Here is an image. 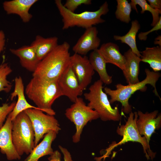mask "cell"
Wrapping results in <instances>:
<instances>
[{"instance_id":"cell-1","label":"cell","mask_w":161,"mask_h":161,"mask_svg":"<svg viewBox=\"0 0 161 161\" xmlns=\"http://www.w3.org/2000/svg\"><path fill=\"white\" fill-rule=\"evenodd\" d=\"M32 77L26 86V95L41 110L54 116L55 112L52 105L55 100L63 96L58 80H48Z\"/></svg>"},{"instance_id":"cell-2","label":"cell","mask_w":161,"mask_h":161,"mask_svg":"<svg viewBox=\"0 0 161 161\" xmlns=\"http://www.w3.org/2000/svg\"><path fill=\"white\" fill-rule=\"evenodd\" d=\"M70 47L66 41L58 45L39 62L32 77L48 80H58L70 65Z\"/></svg>"},{"instance_id":"cell-3","label":"cell","mask_w":161,"mask_h":161,"mask_svg":"<svg viewBox=\"0 0 161 161\" xmlns=\"http://www.w3.org/2000/svg\"><path fill=\"white\" fill-rule=\"evenodd\" d=\"M145 72L146 77L143 80L139 82L126 85L118 83L115 85L116 89H112L106 87L104 88L105 93L109 95V100L111 104L118 101L122 105V110L126 114H129L132 111L131 106L129 104V100L132 95L138 90L145 91L147 89L146 85L150 84L154 88L155 95L161 98L158 93L156 87V83L161 76L159 72L151 71L148 68H145Z\"/></svg>"},{"instance_id":"cell-4","label":"cell","mask_w":161,"mask_h":161,"mask_svg":"<svg viewBox=\"0 0 161 161\" xmlns=\"http://www.w3.org/2000/svg\"><path fill=\"white\" fill-rule=\"evenodd\" d=\"M55 3L62 18L63 30L75 26L86 29L93 25L103 23L105 21L101 17L109 11L107 1L104 2L97 10L85 11L78 13L68 10L64 7L61 0H55Z\"/></svg>"},{"instance_id":"cell-5","label":"cell","mask_w":161,"mask_h":161,"mask_svg":"<svg viewBox=\"0 0 161 161\" xmlns=\"http://www.w3.org/2000/svg\"><path fill=\"white\" fill-rule=\"evenodd\" d=\"M103 84L100 79L97 80L90 86L89 92L84 94L85 98L89 102L87 105L96 112L102 121H119L121 115L118 106L112 107L103 90Z\"/></svg>"},{"instance_id":"cell-6","label":"cell","mask_w":161,"mask_h":161,"mask_svg":"<svg viewBox=\"0 0 161 161\" xmlns=\"http://www.w3.org/2000/svg\"><path fill=\"white\" fill-rule=\"evenodd\" d=\"M12 139L17 152L21 156L29 154L35 147L33 128L29 117L24 111L12 120Z\"/></svg>"},{"instance_id":"cell-7","label":"cell","mask_w":161,"mask_h":161,"mask_svg":"<svg viewBox=\"0 0 161 161\" xmlns=\"http://www.w3.org/2000/svg\"><path fill=\"white\" fill-rule=\"evenodd\" d=\"M129 114L125 124L118 127L117 129V133L122 137L123 138L119 142L112 145L107 149L106 154L101 157L102 158L105 159L107 157L110 151L114 147L130 141L138 142L141 144L147 160L151 159L152 160L155 157L156 153L151 150L145 138L142 136L138 130L136 125L138 118L137 112H135L133 113L131 111Z\"/></svg>"},{"instance_id":"cell-8","label":"cell","mask_w":161,"mask_h":161,"mask_svg":"<svg viewBox=\"0 0 161 161\" xmlns=\"http://www.w3.org/2000/svg\"><path fill=\"white\" fill-rule=\"evenodd\" d=\"M65 114L75 126L76 132L72 137L73 142L75 143L80 141L83 130L87 123L99 118L96 112L86 105L83 99L79 97L66 109Z\"/></svg>"},{"instance_id":"cell-9","label":"cell","mask_w":161,"mask_h":161,"mask_svg":"<svg viewBox=\"0 0 161 161\" xmlns=\"http://www.w3.org/2000/svg\"><path fill=\"white\" fill-rule=\"evenodd\" d=\"M30 119L34 132L35 147L40 140L49 131L58 134L61 128L57 120L54 116L45 114L41 110L31 108L24 111Z\"/></svg>"},{"instance_id":"cell-10","label":"cell","mask_w":161,"mask_h":161,"mask_svg":"<svg viewBox=\"0 0 161 161\" xmlns=\"http://www.w3.org/2000/svg\"><path fill=\"white\" fill-rule=\"evenodd\" d=\"M70 64L82 89L85 90L95 73L89 58L75 53L71 56Z\"/></svg>"},{"instance_id":"cell-11","label":"cell","mask_w":161,"mask_h":161,"mask_svg":"<svg viewBox=\"0 0 161 161\" xmlns=\"http://www.w3.org/2000/svg\"><path fill=\"white\" fill-rule=\"evenodd\" d=\"M138 118L136 121L137 126L140 134L143 135L149 144L151 137L156 130L160 129L161 126V114L155 110L150 113H143L138 111Z\"/></svg>"},{"instance_id":"cell-12","label":"cell","mask_w":161,"mask_h":161,"mask_svg":"<svg viewBox=\"0 0 161 161\" xmlns=\"http://www.w3.org/2000/svg\"><path fill=\"white\" fill-rule=\"evenodd\" d=\"M63 95L74 103L83 92L70 64L58 80Z\"/></svg>"},{"instance_id":"cell-13","label":"cell","mask_w":161,"mask_h":161,"mask_svg":"<svg viewBox=\"0 0 161 161\" xmlns=\"http://www.w3.org/2000/svg\"><path fill=\"white\" fill-rule=\"evenodd\" d=\"M98 31L95 27L86 29L83 34L73 47L72 50L75 53L86 55L89 51L98 49L100 40L97 36Z\"/></svg>"},{"instance_id":"cell-14","label":"cell","mask_w":161,"mask_h":161,"mask_svg":"<svg viewBox=\"0 0 161 161\" xmlns=\"http://www.w3.org/2000/svg\"><path fill=\"white\" fill-rule=\"evenodd\" d=\"M12 123L10 114L0 129V149L1 152L6 155L10 160H20L21 156L17 152L12 139Z\"/></svg>"},{"instance_id":"cell-15","label":"cell","mask_w":161,"mask_h":161,"mask_svg":"<svg viewBox=\"0 0 161 161\" xmlns=\"http://www.w3.org/2000/svg\"><path fill=\"white\" fill-rule=\"evenodd\" d=\"M38 1L37 0H13L3 3L4 10L8 14L18 16L24 23H28L32 16L29 12L31 7Z\"/></svg>"},{"instance_id":"cell-16","label":"cell","mask_w":161,"mask_h":161,"mask_svg":"<svg viewBox=\"0 0 161 161\" xmlns=\"http://www.w3.org/2000/svg\"><path fill=\"white\" fill-rule=\"evenodd\" d=\"M125 60V69L122 71L128 84L136 83L140 81L138 78L140 63L141 59L130 49L123 55Z\"/></svg>"},{"instance_id":"cell-17","label":"cell","mask_w":161,"mask_h":161,"mask_svg":"<svg viewBox=\"0 0 161 161\" xmlns=\"http://www.w3.org/2000/svg\"><path fill=\"white\" fill-rule=\"evenodd\" d=\"M16 97L17 101L13 110L10 113L12 120L19 114L26 109L34 108L40 110L37 107L31 105L27 101L24 95L23 81L21 76L16 77L15 79L14 89L11 94L10 99L12 100Z\"/></svg>"},{"instance_id":"cell-18","label":"cell","mask_w":161,"mask_h":161,"mask_svg":"<svg viewBox=\"0 0 161 161\" xmlns=\"http://www.w3.org/2000/svg\"><path fill=\"white\" fill-rule=\"evenodd\" d=\"M10 51L18 57L23 67L33 73L34 72L40 61L32 47L24 46L18 49H10Z\"/></svg>"},{"instance_id":"cell-19","label":"cell","mask_w":161,"mask_h":161,"mask_svg":"<svg viewBox=\"0 0 161 161\" xmlns=\"http://www.w3.org/2000/svg\"><path fill=\"white\" fill-rule=\"evenodd\" d=\"M98 49L106 63L113 64L122 71L124 69V57L117 44L111 42L104 43Z\"/></svg>"},{"instance_id":"cell-20","label":"cell","mask_w":161,"mask_h":161,"mask_svg":"<svg viewBox=\"0 0 161 161\" xmlns=\"http://www.w3.org/2000/svg\"><path fill=\"white\" fill-rule=\"evenodd\" d=\"M58 134L52 131L46 134L42 141L35 146L24 161H38L42 157L52 155L54 152L51 145Z\"/></svg>"},{"instance_id":"cell-21","label":"cell","mask_w":161,"mask_h":161,"mask_svg":"<svg viewBox=\"0 0 161 161\" xmlns=\"http://www.w3.org/2000/svg\"><path fill=\"white\" fill-rule=\"evenodd\" d=\"M58 41L56 36L46 38L38 35L30 45L34 48L40 61L58 46Z\"/></svg>"},{"instance_id":"cell-22","label":"cell","mask_w":161,"mask_h":161,"mask_svg":"<svg viewBox=\"0 0 161 161\" xmlns=\"http://www.w3.org/2000/svg\"><path fill=\"white\" fill-rule=\"evenodd\" d=\"M89 59L93 70L97 72L100 80L103 83L106 85L112 83V77L107 72L106 67V63L98 49L91 52Z\"/></svg>"},{"instance_id":"cell-23","label":"cell","mask_w":161,"mask_h":161,"mask_svg":"<svg viewBox=\"0 0 161 161\" xmlns=\"http://www.w3.org/2000/svg\"><path fill=\"white\" fill-rule=\"evenodd\" d=\"M140 53L141 61L149 64L154 72L161 70V47H146Z\"/></svg>"},{"instance_id":"cell-24","label":"cell","mask_w":161,"mask_h":161,"mask_svg":"<svg viewBox=\"0 0 161 161\" xmlns=\"http://www.w3.org/2000/svg\"><path fill=\"white\" fill-rule=\"evenodd\" d=\"M140 28V25L139 21L135 20L131 21L130 29L126 34L122 36L114 35L113 37L114 40H120L122 43L128 45L131 51L140 58L141 54L137 47L136 37Z\"/></svg>"},{"instance_id":"cell-25","label":"cell","mask_w":161,"mask_h":161,"mask_svg":"<svg viewBox=\"0 0 161 161\" xmlns=\"http://www.w3.org/2000/svg\"><path fill=\"white\" fill-rule=\"evenodd\" d=\"M132 9L135 10L137 13L136 5H138L141 8V14H143L145 11H148L151 13L153 20L151 26L154 27L158 22L161 16V10L155 9L151 7L145 0H131L130 3Z\"/></svg>"},{"instance_id":"cell-26","label":"cell","mask_w":161,"mask_h":161,"mask_svg":"<svg viewBox=\"0 0 161 161\" xmlns=\"http://www.w3.org/2000/svg\"><path fill=\"white\" fill-rule=\"evenodd\" d=\"M117 4L115 14L116 18L121 21L129 23L131 21L130 14L132 8L127 0H117Z\"/></svg>"},{"instance_id":"cell-27","label":"cell","mask_w":161,"mask_h":161,"mask_svg":"<svg viewBox=\"0 0 161 161\" xmlns=\"http://www.w3.org/2000/svg\"><path fill=\"white\" fill-rule=\"evenodd\" d=\"M12 71L11 68L7 63H3L0 65V92L8 93L11 90L12 85L7 80V77Z\"/></svg>"},{"instance_id":"cell-28","label":"cell","mask_w":161,"mask_h":161,"mask_svg":"<svg viewBox=\"0 0 161 161\" xmlns=\"http://www.w3.org/2000/svg\"><path fill=\"white\" fill-rule=\"evenodd\" d=\"M59 148L64 155V161H73L71 155L68 150L61 145ZM61 154L58 151H54L48 159L49 161H61Z\"/></svg>"},{"instance_id":"cell-29","label":"cell","mask_w":161,"mask_h":161,"mask_svg":"<svg viewBox=\"0 0 161 161\" xmlns=\"http://www.w3.org/2000/svg\"><path fill=\"white\" fill-rule=\"evenodd\" d=\"M15 102L11 103H4L0 106V129L3 125V123L9 114L14 109L16 104Z\"/></svg>"},{"instance_id":"cell-30","label":"cell","mask_w":161,"mask_h":161,"mask_svg":"<svg viewBox=\"0 0 161 161\" xmlns=\"http://www.w3.org/2000/svg\"><path fill=\"white\" fill-rule=\"evenodd\" d=\"M91 3V0H66L63 5L69 11L74 13L79 6L83 4L90 5Z\"/></svg>"},{"instance_id":"cell-31","label":"cell","mask_w":161,"mask_h":161,"mask_svg":"<svg viewBox=\"0 0 161 161\" xmlns=\"http://www.w3.org/2000/svg\"><path fill=\"white\" fill-rule=\"evenodd\" d=\"M161 30V16L160 19L155 26L148 31L140 32L138 35V38L141 41H146L148 35L154 31Z\"/></svg>"},{"instance_id":"cell-32","label":"cell","mask_w":161,"mask_h":161,"mask_svg":"<svg viewBox=\"0 0 161 161\" xmlns=\"http://www.w3.org/2000/svg\"><path fill=\"white\" fill-rule=\"evenodd\" d=\"M149 5L152 8L161 10V0H148Z\"/></svg>"},{"instance_id":"cell-33","label":"cell","mask_w":161,"mask_h":161,"mask_svg":"<svg viewBox=\"0 0 161 161\" xmlns=\"http://www.w3.org/2000/svg\"><path fill=\"white\" fill-rule=\"evenodd\" d=\"M5 43V35L4 32L0 30V54L3 50Z\"/></svg>"},{"instance_id":"cell-34","label":"cell","mask_w":161,"mask_h":161,"mask_svg":"<svg viewBox=\"0 0 161 161\" xmlns=\"http://www.w3.org/2000/svg\"><path fill=\"white\" fill-rule=\"evenodd\" d=\"M154 43L155 44H158V46L161 47V36L159 35L154 39Z\"/></svg>"}]
</instances>
